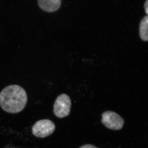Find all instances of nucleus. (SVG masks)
<instances>
[{
	"instance_id": "4",
	"label": "nucleus",
	"mask_w": 148,
	"mask_h": 148,
	"mask_svg": "<svg viewBox=\"0 0 148 148\" xmlns=\"http://www.w3.org/2000/svg\"><path fill=\"white\" fill-rule=\"evenodd\" d=\"M102 116L101 122L109 129L119 130L124 125V119L118 114L112 111H106L102 114Z\"/></svg>"
},
{
	"instance_id": "2",
	"label": "nucleus",
	"mask_w": 148,
	"mask_h": 148,
	"mask_svg": "<svg viewBox=\"0 0 148 148\" xmlns=\"http://www.w3.org/2000/svg\"><path fill=\"white\" fill-rule=\"evenodd\" d=\"M71 107V101L69 95L61 94L56 98L53 105V113L59 118L65 117L70 114Z\"/></svg>"
},
{
	"instance_id": "1",
	"label": "nucleus",
	"mask_w": 148,
	"mask_h": 148,
	"mask_svg": "<svg viewBox=\"0 0 148 148\" xmlns=\"http://www.w3.org/2000/svg\"><path fill=\"white\" fill-rule=\"evenodd\" d=\"M28 101L27 92L17 85H11L5 88L0 92V106L4 111L10 114L21 112Z\"/></svg>"
},
{
	"instance_id": "6",
	"label": "nucleus",
	"mask_w": 148,
	"mask_h": 148,
	"mask_svg": "<svg viewBox=\"0 0 148 148\" xmlns=\"http://www.w3.org/2000/svg\"><path fill=\"white\" fill-rule=\"evenodd\" d=\"M148 16H145L141 20L140 25V38L144 41H148Z\"/></svg>"
},
{
	"instance_id": "8",
	"label": "nucleus",
	"mask_w": 148,
	"mask_h": 148,
	"mask_svg": "<svg viewBox=\"0 0 148 148\" xmlns=\"http://www.w3.org/2000/svg\"><path fill=\"white\" fill-rule=\"evenodd\" d=\"M145 9L146 13L148 14V1L147 0L145 4Z\"/></svg>"
},
{
	"instance_id": "7",
	"label": "nucleus",
	"mask_w": 148,
	"mask_h": 148,
	"mask_svg": "<svg viewBox=\"0 0 148 148\" xmlns=\"http://www.w3.org/2000/svg\"><path fill=\"white\" fill-rule=\"evenodd\" d=\"M79 148H99L95 146L91 145H84L81 146Z\"/></svg>"
},
{
	"instance_id": "5",
	"label": "nucleus",
	"mask_w": 148,
	"mask_h": 148,
	"mask_svg": "<svg viewBox=\"0 0 148 148\" xmlns=\"http://www.w3.org/2000/svg\"><path fill=\"white\" fill-rule=\"evenodd\" d=\"M61 0H38L39 6L41 9L48 12H54L60 8Z\"/></svg>"
},
{
	"instance_id": "3",
	"label": "nucleus",
	"mask_w": 148,
	"mask_h": 148,
	"mask_svg": "<svg viewBox=\"0 0 148 148\" xmlns=\"http://www.w3.org/2000/svg\"><path fill=\"white\" fill-rule=\"evenodd\" d=\"M55 128V124L50 120H40L33 125L32 132L37 138H45L51 135Z\"/></svg>"
}]
</instances>
